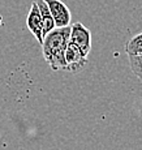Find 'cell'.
<instances>
[{"label": "cell", "mask_w": 142, "mask_h": 150, "mask_svg": "<svg viewBox=\"0 0 142 150\" xmlns=\"http://www.w3.org/2000/svg\"><path fill=\"white\" fill-rule=\"evenodd\" d=\"M71 25L64 28H55L45 35L42 42V51L46 62L52 71H66L65 50L69 42Z\"/></svg>", "instance_id": "cell-1"}, {"label": "cell", "mask_w": 142, "mask_h": 150, "mask_svg": "<svg viewBox=\"0 0 142 150\" xmlns=\"http://www.w3.org/2000/svg\"><path fill=\"white\" fill-rule=\"evenodd\" d=\"M69 41L73 42L86 56L91 51V33L81 22H76V24L71 25Z\"/></svg>", "instance_id": "cell-2"}, {"label": "cell", "mask_w": 142, "mask_h": 150, "mask_svg": "<svg viewBox=\"0 0 142 150\" xmlns=\"http://www.w3.org/2000/svg\"><path fill=\"white\" fill-rule=\"evenodd\" d=\"M65 62L66 71L72 72V73H78L81 69H83V67L88 63V56L73 42L69 41L65 50Z\"/></svg>", "instance_id": "cell-3"}, {"label": "cell", "mask_w": 142, "mask_h": 150, "mask_svg": "<svg viewBox=\"0 0 142 150\" xmlns=\"http://www.w3.org/2000/svg\"><path fill=\"white\" fill-rule=\"evenodd\" d=\"M46 3H47L52 17H54L55 26L64 28L71 25L72 14L69 8L66 7V4H64L61 0H46Z\"/></svg>", "instance_id": "cell-4"}, {"label": "cell", "mask_w": 142, "mask_h": 150, "mask_svg": "<svg viewBox=\"0 0 142 150\" xmlns=\"http://www.w3.org/2000/svg\"><path fill=\"white\" fill-rule=\"evenodd\" d=\"M26 25H28V29L30 30V33L39 42V45H42L43 38H45V34H43V21H42V16H40V12H39V8L35 1L31 4L30 11L28 13Z\"/></svg>", "instance_id": "cell-5"}, {"label": "cell", "mask_w": 142, "mask_h": 150, "mask_svg": "<svg viewBox=\"0 0 142 150\" xmlns=\"http://www.w3.org/2000/svg\"><path fill=\"white\" fill-rule=\"evenodd\" d=\"M37 5L39 8V12L40 16H42V21H43V34H47L48 31H51L52 29H55V21H54V17L51 14V11L48 8L47 3L46 0H35Z\"/></svg>", "instance_id": "cell-6"}, {"label": "cell", "mask_w": 142, "mask_h": 150, "mask_svg": "<svg viewBox=\"0 0 142 150\" xmlns=\"http://www.w3.org/2000/svg\"><path fill=\"white\" fill-rule=\"evenodd\" d=\"M125 51L128 55H140L142 54V33L130 38L125 45Z\"/></svg>", "instance_id": "cell-7"}, {"label": "cell", "mask_w": 142, "mask_h": 150, "mask_svg": "<svg viewBox=\"0 0 142 150\" xmlns=\"http://www.w3.org/2000/svg\"><path fill=\"white\" fill-rule=\"evenodd\" d=\"M129 65L136 77L142 81V54L140 55H129Z\"/></svg>", "instance_id": "cell-8"}]
</instances>
